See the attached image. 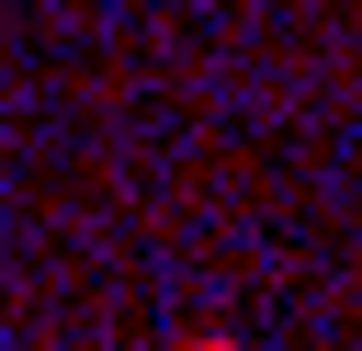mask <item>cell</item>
I'll list each match as a JSON object with an SVG mask.
<instances>
[{
  "instance_id": "1",
  "label": "cell",
  "mask_w": 362,
  "mask_h": 351,
  "mask_svg": "<svg viewBox=\"0 0 362 351\" xmlns=\"http://www.w3.org/2000/svg\"><path fill=\"white\" fill-rule=\"evenodd\" d=\"M204 351H226V340H204Z\"/></svg>"
}]
</instances>
